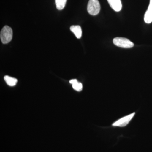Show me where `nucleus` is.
<instances>
[{"label":"nucleus","instance_id":"obj_10","mask_svg":"<svg viewBox=\"0 0 152 152\" xmlns=\"http://www.w3.org/2000/svg\"><path fill=\"white\" fill-rule=\"evenodd\" d=\"M72 87L74 90L77 91H81L83 89V85L81 83L77 81L72 84Z\"/></svg>","mask_w":152,"mask_h":152},{"label":"nucleus","instance_id":"obj_2","mask_svg":"<svg viewBox=\"0 0 152 152\" xmlns=\"http://www.w3.org/2000/svg\"><path fill=\"white\" fill-rule=\"evenodd\" d=\"M100 10V4L98 0H89L87 6L89 14L91 15H96L99 13Z\"/></svg>","mask_w":152,"mask_h":152},{"label":"nucleus","instance_id":"obj_4","mask_svg":"<svg viewBox=\"0 0 152 152\" xmlns=\"http://www.w3.org/2000/svg\"><path fill=\"white\" fill-rule=\"evenodd\" d=\"M135 114V113H133L128 115L121 118L120 119L113 123V126H114L121 127L126 126L133 118Z\"/></svg>","mask_w":152,"mask_h":152},{"label":"nucleus","instance_id":"obj_5","mask_svg":"<svg viewBox=\"0 0 152 152\" xmlns=\"http://www.w3.org/2000/svg\"><path fill=\"white\" fill-rule=\"evenodd\" d=\"M109 5L114 11L118 12L121 10L122 5L121 0H107Z\"/></svg>","mask_w":152,"mask_h":152},{"label":"nucleus","instance_id":"obj_11","mask_svg":"<svg viewBox=\"0 0 152 152\" xmlns=\"http://www.w3.org/2000/svg\"><path fill=\"white\" fill-rule=\"evenodd\" d=\"M77 81V80L76 79H73V80H70L69 83H70L71 84H72V85Z\"/></svg>","mask_w":152,"mask_h":152},{"label":"nucleus","instance_id":"obj_9","mask_svg":"<svg viewBox=\"0 0 152 152\" xmlns=\"http://www.w3.org/2000/svg\"><path fill=\"white\" fill-rule=\"evenodd\" d=\"M67 0H55L56 6L58 10H62L65 7Z\"/></svg>","mask_w":152,"mask_h":152},{"label":"nucleus","instance_id":"obj_7","mask_svg":"<svg viewBox=\"0 0 152 152\" xmlns=\"http://www.w3.org/2000/svg\"><path fill=\"white\" fill-rule=\"evenodd\" d=\"M71 31L75 34L76 37L80 39L82 37V31L81 28L79 26H72L70 27Z\"/></svg>","mask_w":152,"mask_h":152},{"label":"nucleus","instance_id":"obj_8","mask_svg":"<svg viewBox=\"0 0 152 152\" xmlns=\"http://www.w3.org/2000/svg\"><path fill=\"white\" fill-rule=\"evenodd\" d=\"M4 79L7 84L10 86H14L16 85L18 80L15 78L12 77L10 76L6 75L4 77Z\"/></svg>","mask_w":152,"mask_h":152},{"label":"nucleus","instance_id":"obj_1","mask_svg":"<svg viewBox=\"0 0 152 152\" xmlns=\"http://www.w3.org/2000/svg\"><path fill=\"white\" fill-rule=\"evenodd\" d=\"M13 31L12 28L8 26H5L0 33L1 41L3 44H7L12 39Z\"/></svg>","mask_w":152,"mask_h":152},{"label":"nucleus","instance_id":"obj_3","mask_svg":"<svg viewBox=\"0 0 152 152\" xmlns=\"http://www.w3.org/2000/svg\"><path fill=\"white\" fill-rule=\"evenodd\" d=\"M113 42L117 46L124 48H130L134 46L132 42L126 38L116 37L114 38Z\"/></svg>","mask_w":152,"mask_h":152},{"label":"nucleus","instance_id":"obj_6","mask_svg":"<svg viewBox=\"0 0 152 152\" xmlns=\"http://www.w3.org/2000/svg\"><path fill=\"white\" fill-rule=\"evenodd\" d=\"M144 20L147 23L152 22V0H150L149 5L144 16Z\"/></svg>","mask_w":152,"mask_h":152}]
</instances>
